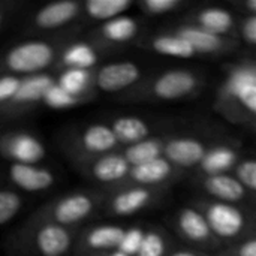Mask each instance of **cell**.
<instances>
[{
  "label": "cell",
  "instance_id": "cell-14",
  "mask_svg": "<svg viewBox=\"0 0 256 256\" xmlns=\"http://www.w3.org/2000/svg\"><path fill=\"white\" fill-rule=\"evenodd\" d=\"M56 82V76L51 74H36L22 76L20 80V86L14 94V98L3 105V110L10 112H18L21 110H27L39 102H42L45 92Z\"/></svg>",
  "mask_w": 256,
  "mask_h": 256
},
{
  "label": "cell",
  "instance_id": "cell-11",
  "mask_svg": "<svg viewBox=\"0 0 256 256\" xmlns=\"http://www.w3.org/2000/svg\"><path fill=\"white\" fill-rule=\"evenodd\" d=\"M81 168L87 172L90 178L102 184H116L124 182L130 170L129 164L118 152L82 159Z\"/></svg>",
  "mask_w": 256,
  "mask_h": 256
},
{
  "label": "cell",
  "instance_id": "cell-42",
  "mask_svg": "<svg viewBox=\"0 0 256 256\" xmlns=\"http://www.w3.org/2000/svg\"><path fill=\"white\" fill-rule=\"evenodd\" d=\"M3 18H4V10H3V8L0 6V27H2V24H3Z\"/></svg>",
  "mask_w": 256,
  "mask_h": 256
},
{
  "label": "cell",
  "instance_id": "cell-10",
  "mask_svg": "<svg viewBox=\"0 0 256 256\" xmlns=\"http://www.w3.org/2000/svg\"><path fill=\"white\" fill-rule=\"evenodd\" d=\"M32 242L40 256H63L74 244V231L51 222H38Z\"/></svg>",
  "mask_w": 256,
  "mask_h": 256
},
{
  "label": "cell",
  "instance_id": "cell-1",
  "mask_svg": "<svg viewBox=\"0 0 256 256\" xmlns=\"http://www.w3.org/2000/svg\"><path fill=\"white\" fill-rule=\"evenodd\" d=\"M220 110H226V116L234 118H254L256 116V68L254 63H242L232 66L219 96Z\"/></svg>",
  "mask_w": 256,
  "mask_h": 256
},
{
  "label": "cell",
  "instance_id": "cell-39",
  "mask_svg": "<svg viewBox=\"0 0 256 256\" xmlns=\"http://www.w3.org/2000/svg\"><path fill=\"white\" fill-rule=\"evenodd\" d=\"M168 256H208L207 254L196 250L194 248H178V249H172Z\"/></svg>",
  "mask_w": 256,
  "mask_h": 256
},
{
  "label": "cell",
  "instance_id": "cell-17",
  "mask_svg": "<svg viewBox=\"0 0 256 256\" xmlns=\"http://www.w3.org/2000/svg\"><path fill=\"white\" fill-rule=\"evenodd\" d=\"M124 228L120 225H96L80 237V250L88 256L104 255L116 250L122 242Z\"/></svg>",
  "mask_w": 256,
  "mask_h": 256
},
{
  "label": "cell",
  "instance_id": "cell-31",
  "mask_svg": "<svg viewBox=\"0 0 256 256\" xmlns=\"http://www.w3.org/2000/svg\"><path fill=\"white\" fill-rule=\"evenodd\" d=\"M42 102L52 108V110H69L72 106H76L81 100L70 96L69 93H66L62 87H58L56 82L45 92Z\"/></svg>",
  "mask_w": 256,
  "mask_h": 256
},
{
  "label": "cell",
  "instance_id": "cell-27",
  "mask_svg": "<svg viewBox=\"0 0 256 256\" xmlns=\"http://www.w3.org/2000/svg\"><path fill=\"white\" fill-rule=\"evenodd\" d=\"M165 138L160 136H148L136 144L128 146L123 150V158L129 164V166H138L146 162H150L153 159L162 158L164 153V146H165Z\"/></svg>",
  "mask_w": 256,
  "mask_h": 256
},
{
  "label": "cell",
  "instance_id": "cell-16",
  "mask_svg": "<svg viewBox=\"0 0 256 256\" xmlns=\"http://www.w3.org/2000/svg\"><path fill=\"white\" fill-rule=\"evenodd\" d=\"M177 168L172 166L164 156L146 162L138 166H132L128 174V183L134 186H144L160 189L165 183L171 182L177 174Z\"/></svg>",
  "mask_w": 256,
  "mask_h": 256
},
{
  "label": "cell",
  "instance_id": "cell-28",
  "mask_svg": "<svg viewBox=\"0 0 256 256\" xmlns=\"http://www.w3.org/2000/svg\"><path fill=\"white\" fill-rule=\"evenodd\" d=\"M132 0H87L82 3L81 12L94 21H110L116 16L126 15L134 6Z\"/></svg>",
  "mask_w": 256,
  "mask_h": 256
},
{
  "label": "cell",
  "instance_id": "cell-12",
  "mask_svg": "<svg viewBox=\"0 0 256 256\" xmlns=\"http://www.w3.org/2000/svg\"><path fill=\"white\" fill-rule=\"evenodd\" d=\"M171 32H174L177 36L184 39L192 46V50L195 51L196 56L198 54H206V56L224 54V52L234 50L232 46L237 45V42L234 39L213 34V33H210L195 24H190V22L182 24Z\"/></svg>",
  "mask_w": 256,
  "mask_h": 256
},
{
  "label": "cell",
  "instance_id": "cell-24",
  "mask_svg": "<svg viewBox=\"0 0 256 256\" xmlns=\"http://www.w3.org/2000/svg\"><path fill=\"white\" fill-rule=\"evenodd\" d=\"M99 38L108 44H128L140 33V21L130 15H120L110 21L102 22L98 30Z\"/></svg>",
  "mask_w": 256,
  "mask_h": 256
},
{
  "label": "cell",
  "instance_id": "cell-19",
  "mask_svg": "<svg viewBox=\"0 0 256 256\" xmlns=\"http://www.w3.org/2000/svg\"><path fill=\"white\" fill-rule=\"evenodd\" d=\"M9 178L18 189L32 194L48 190L56 183L54 174L48 168L39 165L10 164Z\"/></svg>",
  "mask_w": 256,
  "mask_h": 256
},
{
  "label": "cell",
  "instance_id": "cell-37",
  "mask_svg": "<svg viewBox=\"0 0 256 256\" xmlns=\"http://www.w3.org/2000/svg\"><path fill=\"white\" fill-rule=\"evenodd\" d=\"M237 32L240 33L242 39L249 45H256V15H244L243 20L237 24Z\"/></svg>",
  "mask_w": 256,
  "mask_h": 256
},
{
  "label": "cell",
  "instance_id": "cell-2",
  "mask_svg": "<svg viewBox=\"0 0 256 256\" xmlns=\"http://www.w3.org/2000/svg\"><path fill=\"white\" fill-rule=\"evenodd\" d=\"M58 58L57 46L52 42L33 39L14 45L3 57V66L10 75L28 76L44 74Z\"/></svg>",
  "mask_w": 256,
  "mask_h": 256
},
{
  "label": "cell",
  "instance_id": "cell-33",
  "mask_svg": "<svg viewBox=\"0 0 256 256\" xmlns=\"http://www.w3.org/2000/svg\"><path fill=\"white\" fill-rule=\"evenodd\" d=\"M236 180L249 192L254 194L256 190V162L255 159L249 158L244 160H238L234 166Z\"/></svg>",
  "mask_w": 256,
  "mask_h": 256
},
{
  "label": "cell",
  "instance_id": "cell-41",
  "mask_svg": "<svg viewBox=\"0 0 256 256\" xmlns=\"http://www.w3.org/2000/svg\"><path fill=\"white\" fill-rule=\"evenodd\" d=\"M96 256H129V255H124L123 252H120V250H111V252H108V254H104V255H96Z\"/></svg>",
  "mask_w": 256,
  "mask_h": 256
},
{
  "label": "cell",
  "instance_id": "cell-18",
  "mask_svg": "<svg viewBox=\"0 0 256 256\" xmlns=\"http://www.w3.org/2000/svg\"><path fill=\"white\" fill-rule=\"evenodd\" d=\"M118 142L108 124L94 123L81 130L78 135V148L81 150L84 159L102 156L116 152Z\"/></svg>",
  "mask_w": 256,
  "mask_h": 256
},
{
  "label": "cell",
  "instance_id": "cell-6",
  "mask_svg": "<svg viewBox=\"0 0 256 256\" xmlns=\"http://www.w3.org/2000/svg\"><path fill=\"white\" fill-rule=\"evenodd\" d=\"M174 226L178 236L196 250L208 255V252L220 248V243L212 234L210 226L198 207L180 208L174 218Z\"/></svg>",
  "mask_w": 256,
  "mask_h": 256
},
{
  "label": "cell",
  "instance_id": "cell-20",
  "mask_svg": "<svg viewBox=\"0 0 256 256\" xmlns=\"http://www.w3.org/2000/svg\"><path fill=\"white\" fill-rule=\"evenodd\" d=\"M190 24H195L213 34L222 36V38H234V33L237 30V21L234 14L220 6H207L200 9L192 15Z\"/></svg>",
  "mask_w": 256,
  "mask_h": 256
},
{
  "label": "cell",
  "instance_id": "cell-35",
  "mask_svg": "<svg viewBox=\"0 0 256 256\" xmlns=\"http://www.w3.org/2000/svg\"><path fill=\"white\" fill-rule=\"evenodd\" d=\"M144 232H146V230L142 226H138V225L124 230L122 242H120L117 250L123 252L124 255L135 256L138 249H140V246H141L142 238H144Z\"/></svg>",
  "mask_w": 256,
  "mask_h": 256
},
{
  "label": "cell",
  "instance_id": "cell-25",
  "mask_svg": "<svg viewBox=\"0 0 256 256\" xmlns=\"http://www.w3.org/2000/svg\"><path fill=\"white\" fill-rule=\"evenodd\" d=\"M60 64L63 69H82V70H92L98 62H99V54L98 50L84 40L72 42L62 52H58Z\"/></svg>",
  "mask_w": 256,
  "mask_h": 256
},
{
  "label": "cell",
  "instance_id": "cell-36",
  "mask_svg": "<svg viewBox=\"0 0 256 256\" xmlns=\"http://www.w3.org/2000/svg\"><path fill=\"white\" fill-rule=\"evenodd\" d=\"M20 76L6 74L0 76V106L6 105L15 94L18 86H20Z\"/></svg>",
  "mask_w": 256,
  "mask_h": 256
},
{
  "label": "cell",
  "instance_id": "cell-8",
  "mask_svg": "<svg viewBox=\"0 0 256 256\" xmlns=\"http://www.w3.org/2000/svg\"><path fill=\"white\" fill-rule=\"evenodd\" d=\"M142 76V69L134 62L106 63L93 70V87L104 93H120L135 86Z\"/></svg>",
  "mask_w": 256,
  "mask_h": 256
},
{
  "label": "cell",
  "instance_id": "cell-26",
  "mask_svg": "<svg viewBox=\"0 0 256 256\" xmlns=\"http://www.w3.org/2000/svg\"><path fill=\"white\" fill-rule=\"evenodd\" d=\"M147 48H150L152 51H154L160 56L174 57V58H190V57L196 56L195 51L192 50V46L184 39L177 36L174 32L158 33V34L152 36L148 39Z\"/></svg>",
  "mask_w": 256,
  "mask_h": 256
},
{
  "label": "cell",
  "instance_id": "cell-13",
  "mask_svg": "<svg viewBox=\"0 0 256 256\" xmlns=\"http://www.w3.org/2000/svg\"><path fill=\"white\" fill-rule=\"evenodd\" d=\"M207 152V146L194 136H174L165 141L162 156L177 170L198 166Z\"/></svg>",
  "mask_w": 256,
  "mask_h": 256
},
{
  "label": "cell",
  "instance_id": "cell-15",
  "mask_svg": "<svg viewBox=\"0 0 256 256\" xmlns=\"http://www.w3.org/2000/svg\"><path fill=\"white\" fill-rule=\"evenodd\" d=\"M82 9V3L76 0L52 2L40 9L33 16V26L39 30H57L72 22Z\"/></svg>",
  "mask_w": 256,
  "mask_h": 256
},
{
  "label": "cell",
  "instance_id": "cell-5",
  "mask_svg": "<svg viewBox=\"0 0 256 256\" xmlns=\"http://www.w3.org/2000/svg\"><path fill=\"white\" fill-rule=\"evenodd\" d=\"M202 86L201 76L190 69H168L156 75L148 84V98L164 102L182 100L194 96Z\"/></svg>",
  "mask_w": 256,
  "mask_h": 256
},
{
  "label": "cell",
  "instance_id": "cell-3",
  "mask_svg": "<svg viewBox=\"0 0 256 256\" xmlns=\"http://www.w3.org/2000/svg\"><path fill=\"white\" fill-rule=\"evenodd\" d=\"M198 208L204 214L212 234L220 244L238 243L243 240L249 228V220L246 212L240 206L219 201H206L200 204Z\"/></svg>",
  "mask_w": 256,
  "mask_h": 256
},
{
  "label": "cell",
  "instance_id": "cell-4",
  "mask_svg": "<svg viewBox=\"0 0 256 256\" xmlns=\"http://www.w3.org/2000/svg\"><path fill=\"white\" fill-rule=\"evenodd\" d=\"M100 202V196L88 192H74L60 196L34 218L36 222H51L60 226L74 228L88 219Z\"/></svg>",
  "mask_w": 256,
  "mask_h": 256
},
{
  "label": "cell",
  "instance_id": "cell-32",
  "mask_svg": "<svg viewBox=\"0 0 256 256\" xmlns=\"http://www.w3.org/2000/svg\"><path fill=\"white\" fill-rule=\"evenodd\" d=\"M21 206H22V200L16 192L2 189L0 190V225L10 222L21 210Z\"/></svg>",
  "mask_w": 256,
  "mask_h": 256
},
{
  "label": "cell",
  "instance_id": "cell-7",
  "mask_svg": "<svg viewBox=\"0 0 256 256\" xmlns=\"http://www.w3.org/2000/svg\"><path fill=\"white\" fill-rule=\"evenodd\" d=\"M162 189L128 184L117 189L106 201L105 207L114 216H134L152 207L160 198Z\"/></svg>",
  "mask_w": 256,
  "mask_h": 256
},
{
  "label": "cell",
  "instance_id": "cell-38",
  "mask_svg": "<svg viewBox=\"0 0 256 256\" xmlns=\"http://www.w3.org/2000/svg\"><path fill=\"white\" fill-rule=\"evenodd\" d=\"M216 256H256V238L254 236L246 237L244 240L234 244L226 252H219Z\"/></svg>",
  "mask_w": 256,
  "mask_h": 256
},
{
  "label": "cell",
  "instance_id": "cell-29",
  "mask_svg": "<svg viewBox=\"0 0 256 256\" xmlns=\"http://www.w3.org/2000/svg\"><path fill=\"white\" fill-rule=\"evenodd\" d=\"M56 84L70 96L82 100L93 87V70L63 69L56 78Z\"/></svg>",
  "mask_w": 256,
  "mask_h": 256
},
{
  "label": "cell",
  "instance_id": "cell-22",
  "mask_svg": "<svg viewBox=\"0 0 256 256\" xmlns=\"http://www.w3.org/2000/svg\"><path fill=\"white\" fill-rule=\"evenodd\" d=\"M118 146H132L152 136L150 124L138 116H120L110 124Z\"/></svg>",
  "mask_w": 256,
  "mask_h": 256
},
{
  "label": "cell",
  "instance_id": "cell-40",
  "mask_svg": "<svg viewBox=\"0 0 256 256\" xmlns=\"http://www.w3.org/2000/svg\"><path fill=\"white\" fill-rule=\"evenodd\" d=\"M240 8L244 10V15H256V0H244Z\"/></svg>",
  "mask_w": 256,
  "mask_h": 256
},
{
  "label": "cell",
  "instance_id": "cell-34",
  "mask_svg": "<svg viewBox=\"0 0 256 256\" xmlns=\"http://www.w3.org/2000/svg\"><path fill=\"white\" fill-rule=\"evenodd\" d=\"M140 9L150 16H160L171 14L183 6L182 0H142L138 3Z\"/></svg>",
  "mask_w": 256,
  "mask_h": 256
},
{
  "label": "cell",
  "instance_id": "cell-21",
  "mask_svg": "<svg viewBox=\"0 0 256 256\" xmlns=\"http://www.w3.org/2000/svg\"><path fill=\"white\" fill-rule=\"evenodd\" d=\"M202 188L206 194L213 198V201L236 206H240L243 201H246L249 195V192L231 174L206 176L202 178Z\"/></svg>",
  "mask_w": 256,
  "mask_h": 256
},
{
  "label": "cell",
  "instance_id": "cell-9",
  "mask_svg": "<svg viewBox=\"0 0 256 256\" xmlns=\"http://www.w3.org/2000/svg\"><path fill=\"white\" fill-rule=\"evenodd\" d=\"M0 154L12 164L36 165L45 158V147L34 135L15 130L0 136Z\"/></svg>",
  "mask_w": 256,
  "mask_h": 256
},
{
  "label": "cell",
  "instance_id": "cell-30",
  "mask_svg": "<svg viewBox=\"0 0 256 256\" xmlns=\"http://www.w3.org/2000/svg\"><path fill=\"white\" fill-rule=\"evenodd\" d=\"M172 243L168 232L162 228H147L135 256H168Z\"/></svg>",
  "mask_w": 256,
  "mask_h": 256
},
{
  "label": "cell",
  "instance_id": "cell-23",
  "mask_svg": "<svg viewBox=\"0 0 256 256\" xmlns=\"http://www.w3.org/2000/svg\"><path fill=\"white\" fill-rule=\"evenodd\" d=\"M238 162V152L225 144L207 147L204 158L200 162V171L206 176H218V174H230L231 170Z\"/></svg>",
  "mask_w": 256,
  "mask_h": 256
}]
</instances>
